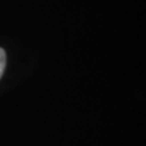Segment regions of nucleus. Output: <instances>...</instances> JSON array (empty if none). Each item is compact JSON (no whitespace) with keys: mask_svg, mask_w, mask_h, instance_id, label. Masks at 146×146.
<instances>
[{"mask_svg":"<svg viewBox=\"0 0 146 146\" xmlns=\"http://www.w3.org/2000/svg\"><path fill=\"white\" fill-rule=\"evenodd\" d=\"M5 62H7V57H5V52L4 49L0 47V78L3 76V72L5 69Z\"/></svg>","mask_w":146,"mask_h":146,"instance_id":"nucleus-1","label":"nucleus"}]
</instances>
